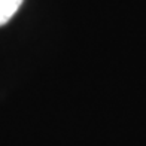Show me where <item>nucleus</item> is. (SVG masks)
<instances>
[{
	"instance_id": "1",
	"label": "nucleus",
	"mask_w": 146,
	"mask_h": 146,
	"mask_svg": "<svg viewBox=\"0 0 146 146\" xmlns=\"http://www.w3.org/2000/svg\"><path fill=\"white\" fill-rule=\"evenodd\" d=\"M23 0H0V25H5L17 14Z\"/></svg>"
}]
</instances>
